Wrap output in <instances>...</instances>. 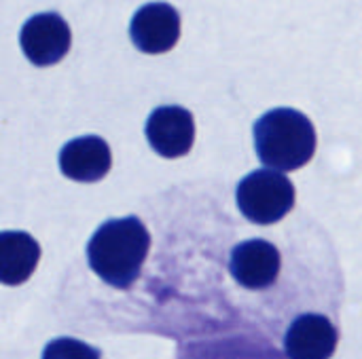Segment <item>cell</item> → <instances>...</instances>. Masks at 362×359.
Returning <instances> with one entry per match:
<instances>
[{
  "instance_id": "obj_1",
  "label": "cell",
  "mask_w": 362,
  "mask_h": 359,
  "mask_svg": "<svg viewBox=\"0 0 362 359\" xmlns=\"http://www.w3.org/2000/svg\"><path fill=\"white\" fill-rule=\"evenodd\" d=\"M151 235L136 218L106 220L87 243V260L91 271L112 288H129L148 256Z\"/></svg>"
},
{
  "instance_id": "obj_2",
  "label": "cell",
  "mask_w": 362,
  "mask_h": 359,
  "mask_svg": "<svg viewBox=\"0 0 362 359\" xmlns=\"http://www.w3.org/2000/svg\"><path fill=\"white\" fill-rule=\"evenodd\" d=\"M255 148L261 163L276 171H293L312 161L316 129L295 108H274L255 123Z\"/></svg>"
},
{
  "instance_id": "obj_3",
  "label": "cell",
  "mask_w": 362,
  "mask_h": 359,
  "mask_svg": "<svg viewBox=\"0 0 362 359\" xmlns=\"http://www.w3.org/2000/svg\"><path fill=\"white\" fill-rule=\"evenodd\" d=\"M238 207L255 224L280 222L295 205L293 182L276 169H255L238 184Z\"/></svg>"
},
{
  "instance_id": "obj_4",
  "label": "cell",
  "mask_w": 362,
  "mask_h": 359,
  "mask_svg": "<svg viewBox=\"0 0 362 359\" xmlns=\"http://www.w3.org/2000/svg\"><path fill=\"white\" fill-rule=\"evenodd\" d=\"M70 42H72L70 25L55 11H47L30 17L19 32V44L23 55L38 68L62 61L70 51Z\"/></svg>"
},
{
  "instance_id": "obj_5",
  "label": "cell",
  "mask_w": 362,
  "mask_h": 359,
  "mask_svg": "<svg viewBox=\"0 0 362 359\" xmlns=\"http://www.w3.org/2000/svg\"><path fill=\"white\" fill-rule=\"evenodd\" d=\"M129 36L136 49L142 53H165L180 38V15L168 2H148L132 17Z\"/></svg>"
},
{
  "instance_id": "obj_6",
  "label": "cell",
  "mask_w": 362,
  "mask_h": 359,
  "mask_svg": "<svg viewBox=\"0 0 362 359\" xmlns=\"http://www.w3.org/2000/svg\"><path fill=\"white\" fill-rule=\"evenodd\" d=\"M146 140L151 148L165 157L178 159L193 148L195 123L193 114L182 106H159L146 121Z\"/></svg>"
},
{
  "instance_id": "obj_7",
  "label": "cell",
  "mask_w": 362,
  "mask_h": 359,
  "mask_svg": "<svg viewBox=\"0 0 362 359\" xmlns=\"http://www.w3.org/2000/svg\"><path fill=\"white\" fill-rule=\"evenodd\" d=\"M229 271L248 290L269 288L280 273V252L265 239H248L233 248Z\"/></svg>"
},
{
  "instance_id": "obj_8",
  "label": "cell",
  "mask_w": 362,
  "mask_h": 359,
  "mask_svg": "<svg viewBox=\"0 0 362 359\" xmlns=\"http://www.w3.org/2000/svg\"><path fill=\"white\" fill-rule=\"evenodd\" d=\"M337 328L320 313L299 315L284 334V353L288 359H329L337 349Z\"/></svg>"
},
{
  "instance_id": "obj_9",
  "label": "cell",
  "mask_w": 362,
  "mask_h": 359,
  "mask_svg": "<svg viewBox=\"0 0 362 359\" xmlns=\"http://www.w3.org/2000/svg\"><path fill=\"white\" fill-rule=\"evenodd\" d=\"M110 148L98 135L74 138L59 150V169L74 182H98L110 171Z\"/></svg>"
},
{
  "instance_id": "obj_10",
  "label": "cell",
  "mask_w": 362,
  "mask_h": 359,
  "mask_svg": "<svg viewBox=\"0 0 362 359\" xmlns=\"http://www.w3.org/2000/svg\"><path fill=\"white\" fill-rule=\"evenodd\" d=\"M40 258V245L23 231L0 235V279L4 286H19L34 273Z\"/></svg>"
},
{
  "instance_id": "obj_11",
  "label": "cell",
  "mask_w": 362,
  "mask_h": 359,
  "mask_svg": "<svg viewBox=\"0 0 362 359\" xmlns=\"http://www.w3.org/2000/svg\"><path fill=\"white\" fill-rule=\"evenodd\" d=\"M42 359H100V351L76 339H55L45 347Z\"/></svg>"
}]
</instances>
